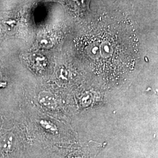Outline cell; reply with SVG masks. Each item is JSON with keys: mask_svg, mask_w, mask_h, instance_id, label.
<instances>
[{"mask_svg": "<svg viewBox=\"0 0 158 158\" xmlns=\"http://www.w3.org/2000/svg\"><path fill=\"white\" fill-rule=\"evenodd\" d=\"M21 131L17 125L0 128V158H18L21 144Z\"/></svg>", "mask_w": 158, "mask_h": 158, "instance_id": "obj_1", "label": "cell"}, {"mask_svg": "<svg viewBox=\"0 0 158 158\" xmlns=\"http://www.w3.org/2000/svg\"><path fill=\"white\" fill-rule=\"evenodd\" d=\"M23 59L29 68L37 73H42L47 67V60L45 56L40 54H28L23 56Z\"/></svg>", "mask_w": 158, "mask_h": 158, "instance_id": "obj_2", "label": "cell"}, {"mask_svg": "<svg viewBox=\"0 0 158 158\" xmlns=\"http://www.w3.org/2000/svg\"><path fill=\"white\" fill-rule=\"evenodd\" d=\"M90 0H70L69 4L77 14H81L89 9Z\"/></svg>", "mask_w": 158, "mask_h": 158, "instance_id": "obj_3", "label": "cell"}]
</instances>
